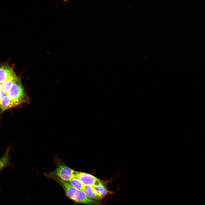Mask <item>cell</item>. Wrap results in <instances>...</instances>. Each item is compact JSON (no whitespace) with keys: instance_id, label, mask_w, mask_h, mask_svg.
<instances>
[{"instance_id":"obj_1","label":"cell","mask_w":205,"mask_h":205,"mask_svg":"<svg viewBox=\"0 0 205 205\" xmlns=\"http://www.w3.org/2000/svg\"><path fill=\"white\" fill-rule=\"evenodd\" d=\"M48 177L55 180L63 188L66 195L74 201L80 203L92 205H100V202L88 198L83 191L78 189L67 182L54 176Z\"/></svg>"},{"instance_id":"obj_2","label":"cell","mask_w":205,"mask_h":205,"mask_svg":"<svg viewBox=\"0 0 205 205\" xmlns=\"http://www.w3.org/2000/svg\"><path fill=\"white\" fill-rule=\"evenodd\" d=\"M54 162L56 166L55 169L45 173L46 176L56 177L66 182H68L75 177V171L66 165L57 155L55 157Z\"/></svg>"},{"instance_id":"obj_3","label":"cell","mask_w":205,"mask_h":205,"mask_svg":"<svg viewBox=\"0 0 205 205\" xmlns=\"http://www.w3.org/2000/svg\"><path fill=\"white\" fill-rule=\"evenodd\" d=\"M75 176L85 186L92 187L102 183L99 179L87 173L76 171Z\"/></svg>"},{"instance_id":"obj_4","label":"cell","mask_w":205,"mask_h":205,"mask_svg":"<svg viewBox=\"0 0 205 205\" xmlns=\"http://www.w3.org/2000/svg\"><path fill=\"white\" fill-rule=\"evenodd\" d=\"M83 191L85 193L87 196L91 199L99 200L102 198L94 191L91 186H85V188Z\"/></svg>"},{"instance_id":"obj_5","label":"cell","mask_w":205,"mask_h":205,"mask_svg":"<svg viewBox=\"0 0 205 205\" xmlns=\"http://www.w3.org/2000/svg\"><path fill=\"white\" fill-rule=\"evenodd\" d=\"M91 187L94 191L102 198L110 192L102 183Z\"/></svg>"},{"instance_id":"obj_6","label":"cell","mask_w":205,"mask_h":205,"mask_svg":"<svg viewBox=\"0 0 205 205\" xmlns=\"http://www.w3.org/2000/svg\"><path fill=\"white\" fill-rule=\"evenodd\" d=\"M10 149V147H8L3 155L0 158V171L9 163Z\"/></svg>"},{"instance_id":"obj_7","label":"cell","mask_w":205,"mask_h":205,"mask_svg":"<svg viewBox=\"0 0 205 205\" xmlns=\"http://www.w3.org/2000/svg\"><path fill=\"white\" fill-rule=\"evenodd\" d=\"M75 188L83 191L85 188L84 185L78 179L75 177L67 182Z\"/></svg>"}]
</instances>
